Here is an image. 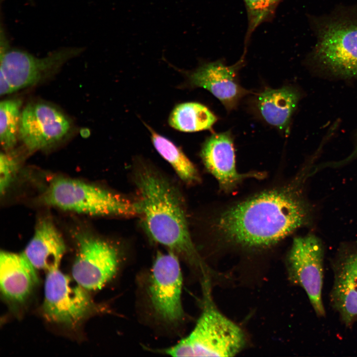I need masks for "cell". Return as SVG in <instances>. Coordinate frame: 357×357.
Instances as JSON below:
<instances>
[{
    "label": "cell",
    "instance_id": "obj_1",
    "mask_svg": "<svg viewBox=\"0 0 357 357\" xmlns=\"http://www.w3.org/2000/svg\"><path fill=\"white\" fill-rule=\"evenodd\" d=\"M309 171L305 167L290 178L219 204L208 218V234L219 243L266 248L308 226L313 211L304 185Z\"/></svg>",
    "mask_w": 357,
    "mask_h": 357
},
{
    "label": "cell",
    "instance_id": "obj_2",
    "mask_svg": "<svg viewBox=\"0 0 357 357\" xmlns=\"http://www.w3.org/2000/svg\"><path fill=\"white\" fill-rule=\"evenodd\" d=\"M140 215L147 234L191 265L201 266L192 240L182 199L175 185L150 167L135 171Z\"/></svg>",
    "mask_w": 357,
    "mask_h": 357
},
{
    "label": "cell",
    "instance_id": "obj_3",
    "mask_svg": "<svg viewBox=\"0 0 357 357\" xmlns=\"http://www.w3.org/2000/svg\"><path fill=\"white\" fill-rule=\"evenodd\" d=\"M48 205L93 216L130 217L140 215L138 201L77 179L58 178L52 180L43 194Z\"/></svg>",
    "mask_w": 357,
    "mask_h": 357
},
{
    "label": "cell",
    "instance_id": "obj_4",
    "mask_svg": "<svg viewBox=\"0 0 357 357\" xmlns=\"http://www.w3.org/2000/svg\"><path fill=\"white\" fill-rule=\"evenodd\" d=\"M244 344L242 330L206 302L190 334L175 345L159 352L172 357H233Z\"/></svg>",
    "mask_w": 357,
    "mask_h": 357
},
{
    "label": "cell",
    "instance_id": "obj_5",
    "mask_svg": "<svg viewBox=\"0 0 357 357\" xmlns=\"http://www.w3.org/2000/svg\"><path fill=\"white\" fill-rule=\"evenodd\" d=\"M316 32L314 59L335 74L357 77V16L345 13L326 17L317 24Z\"/></svg>",
    "mask_w": 357,
    "mask_h": 357
},
{
    "label": "cell",
    "instance_id": "obj_6",
    "mask_svg": "<svg viewBox=\"0 0 357 357\" xmlns=\"http://www.w3.org/2000/svg\"><path fill=\"white\" fill-rule=\"evenodd\" d=\"M83 51L79 48H65L38 58L31 54L11 48L1 29L0 94H8L34 85L57 71L66 61Z\"/></svg>",
    "mask_w": 357,
    "mask_h": 357
},
{
    "label": "cell",
    "instance_id": "obj_7",
    "mask_svg": "<svg viewBox=\"0 0 357 357\" xmlns=\"http://www.w3.org/2000/svg\"><path fill=\"white\" fill-rule=\"evenodd\" d=\"M324 247L313 234L294 238L287 256L290 280L305 291L319 317L326 314L322 300Z\"/></svg>",
    "mask_w": 357,
    "mask_h": 357
},
{
    "label": "cell",
    "instance_id": "obj_8",
    "mask_svg": "<svg viewBox=\"0 0 357 357\" xmlns=\"http://www.w3.org/2000/svg\"><path fill=\"white\" fill-rule=\"evenodd\" d=\"M95 307L87 293L72 278L59 268L47 272L42 311L48 321L75 327Z\"/></svg>",
    "mask_w": 357,
    "mask_h": 357
},
{
    "label": "cell",
    "instance_id": "obj_9",
    "mask_svg": "<svg viewBox=\"0 0 357 357\" xmlns=\"http://www.w3.org/2000/svg\"><path fill=\"white\" fill-rule=\"evenodd\" d=\"M182 277L177 255L172 251L157 254L150 277L149 292L156 315L171 325L184 319L181 302Z\"/></svg>",
    "mask_w": 357,
    "mask_h": 357
},
{
    "label": "cell",
    "instance_id": "obj_10",
    "mask_svg": "<svg viewBox=\"0 0 357 357\" xmlns=\"http://www.w3.org/2000/svg\"><path fill=\"white\" fill-rule=\"evenodd\" d=\"M77 246L72 278L87 291L101 289L117 271V249L106 241L87 235L78 238Z\"/></svg>",
    "mask_w": 357,
    "mask_h": 357
},
{
    "label": "cell",
    "instance_id": "obj_11",
    "mask_svg": "<svg viewBox=\"0 0 357 357\" xmlns=\"http://www.w3.org/2000/svg\"><path fill=\"white\" fill-rule=\"evenodd\" d=\"M70 127L69 119L58 109L45 103H31L21 112L18 137L32 152L59 142Z\"/></svg>",
    "mask_w": 357,
    "mask_h": 357
},
{
    "label": "cell",
    "instance_id": "obj_12",
    "mask_svg": "<svg viewBox=\"0 0 357 357\" xmlns=\"http://www.w3.org/2000/svg\"><path fill=\"white\" fill-rule=\"evenodd\" d=\"M330 303L347 327L357 322V241L340 246L331 262Z\"/></svg>",
    "mask_w": 357,
    "mask_h": 357
},
{
    "label": "cell",
    "instance_id": "obj_13",
    "mask_svg": "<svg viewBox=\"0 0 357 357\" xmlns=\"http://www.w3.org/2000/svg\"><path fill=\"white\" fill-rule=\"evenodd\" d=\"M200 156L206 171L217 180L219 190L230 194L247 179H262L266 172L250 171L240 173L237 169L233 138L229 131L214 133L202 144Z\"/></svg>",
    "mask_w": 357,
    "mask_h": 357
},
{
    "label": "cell",
    "instance_id": "obj_14",
    "mask_svg": "<svg viewBox=\"0 0 357 357\" xmlns=\"http://www.w3.org/2000/svg\"><path fill=\"white\" fill-rule=\"evenodd\" d=\"M241 63L227 66L217 60L203 64L188 75L189 82L193 87L206 89L228 110H231L248 93L237 79L236 73Z\"/></svg>",
    "mask_w": 357,
    "mask_h": 357
},
{
    "label": "cell",
    "instance_id": "obj_15",
    "mask_svg": "<svg viewBox=\"0 0 357 357\" xmlns=\"http://www.w3.org/2000/svg\"><path fill=\"white\" fill-rule=\"evenodd\" d=\"M36 270L22 252L1 251L0 284L3 297L14 302L25 300L39 282Z\"/></svg>",
    "mask_w": 357,
    "mask_h": 357
},
{
    "label": "cell",
    "instance_id": "obj_16",
    "mask_svg": "<svg viewBox=\"0 0 357 357\" xmlns=\"http://www.w3.org/2000/svg\"><path fill=\"white\" fill-rule=\"evenodd\" d=\"M65 250L64 240L54 224L43 219L22 253L37 270L48 272L59 268Z\"/></svg>",
    "mask_w": 357,
    "mask_h": 357
},
{
    "label": "cell",
    "instance_id": "obj_17",
    "mask_svg": "<svg viewBox=\"0 0 357 357\" xmlns=\"http://www.w3.org/2000/svg\"><path fill=\"white\" fill-rule=\"evenodd\" d=\"M298 100V92L292 87L266 88L258 95L256 106L266 122L283 130L288 127Z\"/></svg>",
    "mask_w": 357,
    "mask_h": 357
},
{
    "label": "cell",
    "instance_id": "obj_18",
    "mask_svg": "<svg viewBox=\"0 0 357 357\" xmlns=\"http://www.w3.org/2000/svg\"><path fill=\"white\" fill-rule=\"evenodd\" d=\"M217 118L206 106L198 103L187 102L177 105L169 119L170 125L183 132H195L211 128Z\"/></svg>",
    "mask_w": 357,
    "mask_h": 357
},
{
    "label": "cell",
    "instance_id": "obj_19",
    "mask_svg": "<svg viewBox=\"0 0 357 357\" xmlns=\"http://www.w3.org/2000/svg\"><path fill=\"white\" fill-rule=\"evenodd\" d=\"M152 143L159 154L172 167L179 178L188 183L200 180L196 168L183 151L171 141L148 126Z\"/></svg>",
    "mask_w": 357,
    "mask_h": 357
},
{
    "label": "cell",
    "instance_id": "obj_20",
    "mask_svg": "<svg viewBox=\"0 0 357 357\" xmlns=\"http://www.w3.org/2000/svg\"><path fill=\"white\" fill-rule=\"evenodd\" d=\"M21 102L17 99L5 100L0 104V141L5 151L11 150L18 137Z\"/></svg>",
    "mask_w": 357,
    "mask_h": 357
},
{
    "label": "cell",
    "instance_id": "obj_21",
    "mask_svg": "<svg viewBox=\"0 0 357 357\" xmlns=\"http://www.w3.org/2000/svg\"><path fill=\"white\" fill-rule=\"evenodd\" d=\"M249 20L248 33L250 34L261 23L272 16L282 0H243Z\"/></svg>",
    "mask_w": 357,
    "mask_h": 357
},
{
    "label": "cell",
    "instance_id": "obj_22",
    "mask_svg": "<svg viewBox=\"0 0 357 357\" xmlns=\"http://www.w3.org/2000/svg\"><path fill=\"white\" fill-rule=\"evenodd\" d=\"M17 165L15 159L8 153H1L0 156V192L4 194L11 184Z\"/></svg>",
    "mask_w": 357,
    "mask_h": 357
},
{
    "label": "cell",
    "instance_id": "obj_23",
    "mask_svg": "<svg viewBox=\"0 0 357 357\" xmlns=\"http://www.w3.org/2000/svg\"><path fill=\"white\" fill-rule=\"evenodd\" d=\"M357 156V145H356L355 149H354L353 153L349 156V157L346 159V161H349L354 157Z\"/></svg>",
    "mask_w": 357,
    "mask_h": 357
}]
</instances>
